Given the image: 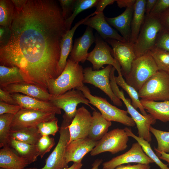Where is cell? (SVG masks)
<instances>
[{
	"mask_svg": "<svg viewBox=\"0 0 169 169\" xmlns=\"http://www.w3.org/2000/svg\"><path fill=\"white\" fill-rule=\"evenodd\" d=\"M141 99L157 101L169 100V73L157 71L138 91Z\"/></svg>",
	"mask_w": 169,
	"mask_h": 169,
	"instance_id": "6",
	"label": "cell"
},
{
	"mask_svg": "<svg viewBox=\"0 0 169 169\" xmlns=\"http://www.w3.org/2000/svg\"><path fill=\"white\" fill-rule=\"evenodd\" d=\"M156 154L159 158L167 162L169 164V154L163 151H156Z\"/></svg>",
	"mask_w": 169,
	"mask_h": 169,
	"instance_id": "50",
	"label": "cell"
},
{
	"mask_svg": "<svg viewBox=\"0 0 169 169\" xmlns=\"http://www.w3.org/2000/svg\"><path fill=\"white\" fill-rule=\"evenodd\" d=\"M103 160L102 159L95 160L92 164V167L91 169H99V166L102 163Z\"/></svg>",
	"mask_w": 169,
	"mask_h": 169,
	"instance_id": "51",
	"label": "cell"
},
{
	"mask_svg": "<svg viewBox=\"0 0 169 169\" xmlns=\"http://www.w3.org/2000/svg\"><path fill=\"white\" fill-rule=\"evenodd\" d=\"M140 101L146 111L156 120L169 122V100L157 102L140 99Z\"/></svg>",
	"mask_w": 169,
	"mask_h": 169,
	"instance_id": "25",
	"label": "cell"
},
{
	"mask_svg": "<svg viewBox=\"0 0 169 169\" xmlns=\"http://www.w3.org/2000/svg\"><path fill=\"white\" fill-rule=\"evenodd\" d=\"M136 0H117L116 1L118 7L122 8H128L134 6Z\"/></svg>",
	"mask_w": 169,
	"mask_h": 169,
	"instance_id": "48",
	"label": "cell"
},
{
	"mask_svg": "<svg viewBox=\"0 0 169 169\" xmlns=\"http://www.w3.org/2000/svg\"><path fill=\"white\" fill-rule=\"evenodd\" d=\"M147 53L153 58L158 71L169 73V52L154 47Z\"/></svg>",
	"mask_w": 169,
	"mask_h": 169,
	"instance_id": "35",
	"label": "cell"
},
{
	"mask_svg": "<svg viewBox=\"0 0 169 169\" xmlns=\"http://www.w3.org/2000/svg\"><path fill=\"white\" fill-rule=\"evenodd\" d=\"M8 145L29 164L36 161L39 156L36 145L23 142L11 138H9Z\"/></svg>",
	"mask_w": 169,
	"mask_h": 169,
	"instance_id": "28",
	"label": "cell"
},
{
	"mask_svg": "<svg viewBox=\"0 0 169 169\" xmlns=\"http://www.w3.org/2000/svg\"><path fill=\"white\" fill-rule=\"evenodd\" d=\"M55 114L54 113L21 108L14 115L11 125V130L37 127L41 123L55 119Z\"/></svg>",
	"mask_w": 169,
	"mask_h": 169,
	"instance_id": "13",
	"label": "cell"
},
{
	"mask_svg": "<svg viewBox=\"0 0 169 169\" xmlns=\"http://www.w3.org/2000/svg\"><path fill=\"white\" fill-rule=\"evenodd\" d=\"M92 120L88 137L95 141H98L107 132L112 125L109 121L102 115L100 112L94 110L92 114Z\"/></svg>",
	"mask_w": 169,
	"mask_h": 169,
	"instance_id": "26",
	"label": "cell"
},
{
	"mask_svg": "<svg viewBox=\"0 0 169 169\" xmlns=\"http://www.w3.org/2000/svg\"><path fill=\"white\" fill-rule=\"evenodd\" d=\"M131 163L149 164L154 162L147 156L137 142L133 143L131 148L125 153L104 162L103 169H114L119 166Z\"/></svg>",
	"mask_w": 169,
	"mask_h": 169,
	"instance_id": "15",
	"label": "cell"
},
{
	"mask_svg": "<svg viewBox=\"0 0 169 169\" xmlns=\"http://www.w3.org/2000/svg\"><path fill=\"white\" fill-rule=\"evenodd\" d=\"M0 101L9 104L18 105L11 94L1 88H0Z\"/></svg>",
	"mask_w": 169,
	"mask_h": 169,
	"instance_id": "44",
	"label": "cell"
},
{
	"mask_svg": "<svg viewBox=\"0 0 169 169\" xmlns=\"http://www.w3.org/2000/svg\"><path fill=\"white\" fill-rule=\"evenodd\" d=\"M41 136L38 131L37 127L11 130L9 134V138L33 145L37 144Z\"/></svg>",
	"mask_w": 169,
	"mask_h": 169,
	"instance_id": "30",
	"label": "cell"
},
{
	"mask_svg": "<svg viewBox=\"0 0 169 169\" xmlns=\"http://www.w3.org/2000/svg\"><path fill=\"white\" fill-rule=\"evenodd\" d=\"M92 120V115L84 107L78 108L68 126L70 135L68 143L76 139L88 137Z\"/></svg>",
	"mask_w": 169,
	"mask_h": 169,
	"instance_id": "16",
	"label": "cell"
},
{
	"mask_svg": "<svg viewBox=\"0 0 169 169\" xmlns=\"http://www.w3.org/2000/svg\"><path fill=\"white\" fill-rule=\"evenodd\" d=\"M150 131L155 136L157 143V148L154 147L155 151L169 153V131H163L151 126Z\"/></svg>",
	"mask_w": 169,
	"mask_h": 169,
	"instance_id": "37",
	"label": "cell"
},
{
	"mask_svg": "<svg viewBox=\"0 0 169 169\" xmlns=\"http://www.w3.org/2000/svg\"><path fill=\"white\" fill-rule=\"evenodd\" d=\"M128 136L134 138L141 146L145 154L155 163L161 169H169L167 165L163 163L152 149L150 143L142 138L135 135L131 129L127 127L124 129Z\"/></svg>",
	"mask_w": 169,
	"mask_h": 169,
	"instance_id": "32",
	"label": "cell"
},
{
	"mask_svg": "<svg viewBox=\"0 0 169 169\" xmlns=\"http://www.w3.org/2000/svg\"><path fill=\"white\" fill-rule=\"evenodd\" d=\"M157 17L161 23L162 29L169 32V8Z\"/></svg>",
	"mask_w": 169,
	"mask_h": 169,
	"instance_id": "45",
	"label": "cell"
},
{
	"mask_svg": "<svg viewBox=\"0 0 169 169\" xmlns=\"http://www.w3.org/2000/svg\"><path fill=\"white\" fill-rule=\"evenodd\" d=\"M115 79L117 84L124 90L130 97L133 106L136 109L139 108L142 115H146L147 114L141 103L138 91L127 84L123 79L121 72L118 73V76H115Z\"/></svg>",
	"mask_w": 169,
	"mask_h": 169,
	"instance_id": "31",
	"label": "cell"
},
{
	"mask_svg": "<svg viewBox=\"0 0 169 169\" xmlns=\"http://www.w3.org/2000/svg\"><path fill=\"white\" fill-rule=\"evenodd\" d=\"M134 6L126 8L123 13L113 18L105 16V20L109 25L119 31L126 42L130 43L131 38V23Z\"/></svg>",
	"mask_w": 169,
	"mask_h": 169,
	"instance_id": "23",
	"label": "cell"
},
{
	"mask_svg": "<svg viewBox=\"0 0 169 169\" xmlns=\"http://www.w3.org/2000/svg\"><path fill=\"white\" fill-rule=\"evenodd\" d=\"M0 169H5L3 168H0Z\"/></svg>",
	"mask_w": 169,
	"mask_h": 169,
	"instance_id": "54",
	"label": "cell"
},
{
	"mask_svg": "<svg viewBox=\"0 0 169 169\" xmlns=\"http://www.w3.org/2000/svg\"><path fill=\"white\" fill-rule=\"evenodd\" d=\"M116 0H99L95 6L96 9L95 12L97 14L103 12L105 8L108 5L113 4Z\"/></svg>",
	"mask_w": 169,
	"mask_h": 169,
	"instance_id": "47",
	"label": "cell"
},
{
	"mask_svg": "<svg viewBox=\"0 0 169 169\" xmlns=\"http://www.w3.org/2000/svg\"><path fill=\"white\" fill-rule=\"evenodd\" d=\"M25 82L21 70L16 67L0 66V86L4 88L12 84Z\"/></svg>",
	"mask_w": 169,
	"mask_h": 169,
	"instance_id": "29",
	"label": "cell"
},
{
	"mask_svg": "<svg viewBox=\"0 0 169 169\" xmlns=\"http://www.w3.org/2000/svg\"><path fill=\"white\" fill-rule=\"evenodd\" d=\"M97 142L86 137L73 140L68 143L66 152L67 163L82 162L84 156L92 150Z\"/></svg>",
	"mask_w": 169,
	"mask_h": 169,
	"instance_id": "17",
	"label": "cell"
},
{
	"mask_svg": "<svg viewBox=\"0 0 169 169\" xmlns=\"http://www.w3.org/2000/svg\"><path fill=\"white\" fill-rule=\"evenodd\" d=\"M169 8V0H157L150 15L158 17Z\"/></svg>",
	"mask_w": 169,
	"mask_h": 169,
	"instance_id": "42",
	"label": "cell"
},
{
	"mask_svg": "<svg viewBox=\"0 0 169 169\" xmlns=\"http://www.w3.org/2000/svg\"><path fill=\"white\" fill-rule=\"evenodd\" d=\"M83 166L82 162L74 163L73 164L69 167L63 169H80Z\"/></svg>",
	"mask_w": 169,
	"mask_h": 169,
	"instance_id": "52",
	"label": "cell"
},
{
	"mask_svg": "<svg viewBox=\"0 0 169 169\" xmlns=\"http://www.w3.org/2000/svg\"><path fill=\"white\" fill-rule=\"evenodd\" d=\"M25 159L15 153L8 145L0 150V168L5 169H25L29 164Z\"/></svg>",
	"mask_w": 169,
	"mask_h": 169,
	"instance_id": "24",
	"label": "cell"
},
{
	"mask_svg": "<svg viewBox=\"0 0 169 169\" xmlns=\"http://www.w3.org/2000/svg\"><path fill=\"white\" fill-rule=\"evenodd\" d=\"M129 137L124 129L112 130L98 141L90 155L95 156L105 152L115 154L124 151L127 147Z\"/></svg>",
	"mask_w": 169,
	"mask_h": 169,
	"instance_id": "8",
	"label": "cell"
},
{
	"mask_svg": "<svg viewBox=\"0 0 169 169\" xmlns=\"http://www.w3.org/2000/svg\"><path fill=\"white\" fill-rule=\"evenodd\" d=\"M112 66L108 65L99 70H93L91 67L84 69V83H88L97 87L104 92L117 106H121L122 102L113 92L110 84V77Z\"/></svg>",
	"mask_w": 169,
	"mask_h": 169,
	"instance_id": "9",
	"label": "cell"
},
{
	"mask_svg": "<svg viewBox=\"0 0 169 169\" xmlns=\"http://www.w3.org/2000/svg\"><path fill=\"white\" fill-rule=\"evenodd\" d=\"M168 131H169V130H168Z\"/></svg>",
	"mask_w": 169,
	"mask_h": 169,
	"instance_id": "55",
	"label": "cell"
},
{
	"mask_svg": "<svg viewBox=\"0 0 169 169\" xmlns=\"http://www.w3.org/2000/svg\"><path fill=\"white\" fill-rule=\"evenodd\" d=\"M83 24L95 29L104 39L111 38L126 42L124 38L107 22L103 12L89 18Z\"/></svg>",
	"mask_w": 169,
	"mask_h": 169,
	"instance_id": "19",
	"label": "cell"
},
{
	"mask_svg": "<svg viewBox=\"0 0 169 169\" xmlns=\"http://www.w3.org/2000/svg\"><path fill=\"white\" fill-rule=\"evenodd\" d=\"M158 69L152 56L148 53L136 58L129 73L125 76L129 85L137 91Z\"/></svg>",
	"mask_w": 169,
	"mask_h": 169,
	"instance_id": "4",
	"label": "cell"
},
{
	"mask_svg": "<svg viewBox=\"0 0 169 169\" xmlns=\"http://www.w3.org/2000/svg\"><path fill=\"white\" fill-rule=\"evenodd\" d=\"M149 164L138 163L136 165H122L117 166L114 169H151Z\"/></svg>",
	"mask_w": 169,
	"mask_h": 169,
	"instance_id": "46",
	"label": "cell"
},
{
	"mask_svg": "<svg viewBox=\"0 0 169 169\" xmlns=\"http://www.w3.org/2000/svg\"><path fill=\"white\" fill-rule=\"evenodd\" d=\"M14 6L12 0H0V25L10 29L14 18Z\"/></svg>",
	"mask_w": 169,
	"mask_h": 169,
	"instance_id": "33",
	"label": "cell"
},
{
	"mask_svg": "<svg viewBox=\"0 0 169 169\" xmlns=\"http://www.w3.org/2000/svg\"><path fill=\"white\" fill-rule=\"evenodd\" d=\"M76 89L80 90L89 100L90 104L97 108L106 120L119 122L128 127H134L136 125L132 119L128 115L127 110L112 105L105 98L93 95L87 86L84 85Z\"/></svg>",
	"mask_w": 169,
	"mask_h": 169,
	"instance_id": "3",
	"label": "cell"
},
{
	"mask_svg": "<svg viewBox=\"0 0 169 169\" xmlns=\"http://www.w3.org/2000/svg\"><path fill=\"white\" fill-rule=\"evenodd\" d=\"M114 93L125 105L128 113L130 115L136 125L138 136L150 143L152 139L150 128L151 125L155 123L156 120L149 114L145 115L140 113L132 105L131 100L125 98L123 90H120L119 88L114 90Z\"/></svg>",
	"mask_w": 169,
	"mask_h": 169,
	"instance_id": "11",
	"label": "cell"
},
{
	"mask_svg": "<svg viewBox=\"0 0 169 169\" xmlns=\"http://www.w3.org/2000/svg\"><path fill=\"white\" fill-rule=\"evenodd\" d=\"M14 115L5 114L0 115V147L8 145L11 125Z\"/></svg>",
	"mask_w": 169,
	"mask_h": 169,
	"instance_id": "36",
	"label": "cell"
},
{
	"mask_svg": "<svg viewBox=\"0 0 169 169\" xmlns=\"http://www.w3.org/2000/svg\"><path fill=\"white\" fill-rule=\"evenodd\" d=\"M58 121L56 117L52 120L40 123L37 127L39 133L42 136H54L59 130Z\"/></svg>",
	"mask_w": 169,
	"mask_h": 169,
	"instance_id": "38",
	"label": "cell"
},
{
	"mask_svg": "<svg viewBox=\"0 0 169 169\" xmlns=\"http://www.w3.org/2000/svg\"><path fill=\"white\" fill-rule=\"evenodd\" d=\"M155 47L169 52V32L163 29L159 33Z\"/></svg>",
	"mask_w": 169,
	"mask_h": 169,
	"instance_id": "40",
	"label": "cell"
},
{
	"mask_svg": "<svg viewBox=\"0 0 169 169\" xmlns=\"http://www.w3.org/2000/svg\"><path fill=\"white\" fill-rule=\"evenodd\" d=\"M54 0H26L14 7L9 36L0 47L1 65L16 67L25 82L48 91L58 77L60 43L67 31Z\"/></svg>",
	"mask_w": 169,
	"mask_h": 169,
	"instance_id": "1",
	"label": "cell"
},
{
	"mask_svg": "<svg viewBox=\"0 0 169 169\" xmlns=\"http://www.w3.org/2000/svg\"><path fill=\"white\" fill-rule=\"evenodd\" d=\"M13 98L21 108L60 114L61 110L49 101H44L20 93L11 94Z\"/></svg>",
	"mask_w": 169,
	"mask_h": 169,
	"instance_id": "21",
	"label": "cell"
},
{
	"mask_svg": "<svg viewBox=\"0 0 169 169\" xmlns=\"http://www.w3.org/2000/svg\"><path fill=\"white\" fill-rule=\"evenodd\" d=\"M84 69L79 63L69 59L64 70L57 78L50 80L48 90L53 96L63 94L73 89L84 85Z\"/></svg>",
	"mask_w": 169,
	"mask_h": 169,
	"instance_id": "2",
	"label": "cell"
},
{
	"mask_svg": "<svg viewBox=\"0 0 169 169\" xmlns=\"http://www.w3.org/2000/svg\"><path fill=\"white\" fill-rule=\"evenodd\" d=\"M146 0H136L131 23L130 43L134 44L139 35L146 18Z\"/></svg>",
	"mask_w": 169,
	"mask_h": 169,
	"instance_id": "27",
	"label": "cell"
},
{
	"mask_svg": "<svg viewBox=\"0 0 169 169\" xmlns=\"http://www.w3.org/2000/svg\"><path fill=\"white\" fill-rule=\"evenodd\" d=\"M63 117L60 128V136L58 143L45 160L42 168L36 169H63L68 167L66 158V149L70 138L68 126L72 121Z\"/></svg>",
	"mask_w": 169,
	"mask_h": 169,
	"instance_id": "7",
	"label": "cell"
},
{
	"mask_svg": "<svg viewBox=\"0 0 169 169\" xmlns=\"http://www.w3.org/2000/svg\"><path fill=\"white\" fill-rule=\"evenodd\" d=\"M21 109L19 105L9 104L0 101V115L5 114L15 115Z\"/></svg>",
	"mask_w": 169,
	"mask_h": 169,
	"instance_id": "43",
	"label": "cell"
},
{
	"mask_svg": "<svg viewBox=\"0 0 169 169\" xmlns=\"http://www.w3.org/2000/svg\"><path fill=\"white\" fill-rule=\"evenodd\" d=\"M157 1V0H146L145 7L146 16H148L149 15Z\"/></svg>",
	"mask_w": 169,
	"mask_h": 169,
	"instance_id": "49",
	"label": "cell"
},
{
	"mask_svg": "<svg viewBox=\"0 0 169 169\" xmlns=\"http://www.w3.org/2000/svg\"><path fill=\"white\" fill-rule=\"evenodd\" d=\"M61 7V14L63 18L65 20L72 15L75 0H59Z\"/></svg>",
	"mask_w": 169,
	"mask_h": 169,
	"instance_id": "41",
	"label": "cell"
},
{
	"mask_svg": "<svg viewBox=\"0 0 169 169\" xmlns=\"http://www.w3.org/2000/svg\"><path fill=\"white\" fill-rule=\"evenodd\" d=\"M57 107L63 110L65 113L63 116L72 121L79 103H83L95 110L90 105L89 100L80 90L74 89L63 94L52 96L49 101Z\"/></svg>",
	"mask_w": 169,
	"mask_h": 169,
	"instance_id": "10",
	"label": "cell"
},
{
	"mask_svg": "<svg viewBox=\"0 0 169 169\" xmlns=\"http://www.w3.org/2000/svg\"><path fill=\"white\" fill-rule=\"evenodd\" d=\"M95 45L90 53L87 59L92 64L93 69L99 70L104 68L103 65H110L115 68L118 73L121 72L120 66L116 60L112 56V49L107 42L98 35L95 36Z\"/></svg>",
	"mask_w": 169,
	"mask_h": 169,
	"instance_id": "12",
	"label": "cell"
},
{
	"mask_svg": "<svg viewBox=\"0 0 169 169\" xmlns=\"http://www.w3.org/2000/svg\"><path fill=\"white\" fill-rule=\"evenodd\" d=\"M162 29L158 18L150 15L146 16L144 23L134 44L136 58L147 53L155 47L158 34Z\"/></svg>",
	"mask_w": 169,
	"mask_h": 169,
	"instance_id": "5",
	"label": "cell"
},
{
	"mask_svg": "<svg viewBox=\"0 0 169 169\" xmlns=\"http://www.w3.org/2000/svg\"><path fill=\"white\" fill-rule=\"evenodd\" d=\"M105 41L112 47V55L116 60L124 77L129 72L133 61L136 58L134 44L127 42L107 38Z\"/></svg>",
	"mask_w": 169,
	"mask_h": 169,
	"instance_id": "14",
	"label": "cell"
},
{
	"mask_svg": "<svg viewBox=\"0 0 169 169\" xmlns=\"http://www.w3.org/2000/svg\"><path fill=\"white\" fill-rule=\"evenodd\" d=\"M99 0H75L72 15L65 20L67 30L71 29L74 20L77 15L82 12L95 7Z\"/></svg>",
	"mask_w": 169,
	"mask_h": 169,
	"instance_id": "34",
	"label": "cell"
},
{
	"mask_svg": "<svg viewBox=\"0 0 169 169\" xmlns=\"http://www.w3.org/2000/svg\"><path fill=\"white\" fill-rule=\"evenodd\" d=\"M55 144L54 138L48 136H42L36 145L39 156L42 158L46 153L50 151Z\"/></svg>",
	"mask_w": 169,
	"mask_h": 169,
	"instance_id": "39",
	"label": "cell"
},
{
	"mask_svg": "<svg viewBox=\"0 0 169 169\" xmlns=\"http://www.w3.org/2000/svg\"><path fill=\"white\" fill-rule=\"evenodd\" d=\"M1 88L10 94L21 93L46 101H49L52 96L48 92L43 89L35 85L25 82L12 84Z\"/></svg>",
	"mask_w": 169,
	"mask_h": 169,
	"instance_id": "22",
	"label": "cell"
},
{
	"mask_svg": "<svg viewBox=\"0 0 169 169\" xmlns=\"http://www.w3.org/2000/svg\"><path fill=\"white\" fill-rule=\"evenodd\" d=\"M95 42L93 28L87 26L83 35L75 39L69 59L75 63H84L87 60L89 48Z\"/></svg>",
	"mask_w": 169,
	"mask_h": 169,
	"instance_id": "18",
	"label": "cell"
},
{
	"mask_svg": "<svg viewBox=\"0 0 169 169\" xmlns=\"http://www.w3.org/2000/svg\"><path fill=\"white\" fill-rule=\"evenodd\" d=\"M36 169V168H27V169Z\"/></svg>",
	"mask_w": 169,
	"mask_h": 169,
	"instance_id": "53",
	"label": "cell"
},
{
	"mask_svg": "<svg viewBox=\"0 0 169 169\" xmlns=\"http://www.w3.org/2000/svg\"><path fill=\"white\" fill-rule=\"evenodd\" d=\"M96 14L94 12L81 19L76 23L70 30H67L63 35L60 43V57L57 69L58 77L61 74L66 65L67 58L73 48V38L75 30L79 26L83 24V23L89 18Z\"/></svg>",
	"mask_w": 169,
	"mask_h": 169,
	"instance_id": "20",
	"label": "cell"
}]
</instances>
